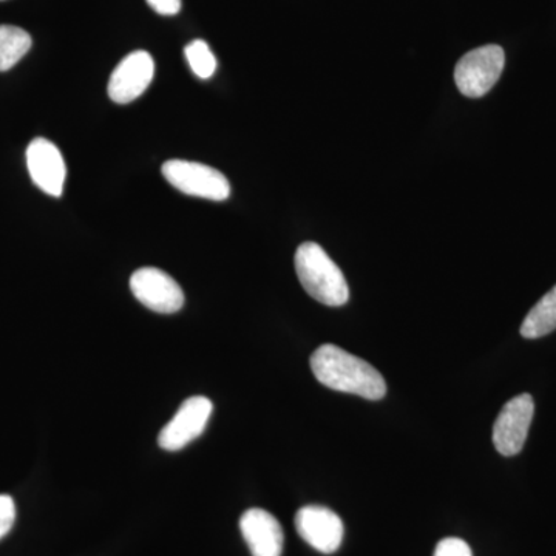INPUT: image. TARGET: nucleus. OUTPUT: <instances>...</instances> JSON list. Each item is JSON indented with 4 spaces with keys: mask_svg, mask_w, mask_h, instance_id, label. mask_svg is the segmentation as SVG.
I'll list each match as a JSON object with an SVG mask.
<instances>
[{
    "mask_svg": "<svg viewBox=\"0 0 556 556\" xmlns=\"http://www.w3.org/2000/svg\"><path fill=\"white\" fill-rule=\"evenodd\" d=\"M311 369L318 382L331 390L368 401L386 397V379L378 369L338 345L318 346L311 356Z\"/></svg>",
    "mask_w": 556,
    "mask_h": 556,
    "instance_id": "obj_1",
    "label": "nucleus"
},
{
    "mask_svg": "<svg viewBox=\"0 0 556 556\" xmlns=\"http://www.w3.org/2000/svg\"><path fill=\"white\" fill-rule=\"evenodd\" d=\"M295 270L302 287L321 305L338 308L350 300L345 276L317 243L300 244L295 252Z\"/></svg>",
    "mask_w": 556,
    "mask_h": 556,
    "instance_id": "obj_2",
    "label": "nucleus"
},
{
    "mask_svg": "<svg viewBox=\"0 0 556 556\" xmlns=\"http://www.w3.org/2000/svg\"><path fill=\"white\" fill-rule=\"evenodd\" d=\"M506 54L500 46H484L460 58L455 68V83L467 98H482L501 78Z\"/></svg>",
    "mask_w": 556,
    "mask_h": 556,
    "instance_id": "obj_3",
    "label": "nucleus"
},
{
    "mask_svg": "<svg viewBox=\"0 0 556 556\" xmlns=\"http://www.w3.org/2000/svg\"><path fill=\"white\" fill-rule=\"evenodd\" d=\"M164 178L179 192L211 201H225L230 195L228 178L206 164L170 160L164 163Z\"/></svg>",
    "mask_w": 556,
    "mask_h": 556,
    "instance_id": "obj_4",
    "label": "nucleus"
},
{
    "mask_svg": "<svg viewBox=\"0 0 556 556\" xmlns=\"http://www.w3.org/2000/svg\"><path fill=\"white\" fill-rule=\"evenodd\" d=\"M535 402L530 394H519L504 405L493 426V444L503 456H515L525 448Z\"/></svg>",
    "mask_w": 556,
    "mask_h": 556,
    "instance_id": "obj_5",
    "label": "nucleus"
},
{
    "mask_svg": "<svg viewBox=\"0 0 556 556\" xmlns=\"http://www.w3.org/2000/svg\"><path fill=\"white\" fill-rule=\"evenodd\" d=\"M131 294L146 308L160 314H174L185 305L181 287L159 268H141L130 277Z\"/></svg>",
    "mask_w": 556,
    "mask_h": 556,
    "instance_id": "obj_6",
    "label": "nucleus"
},
{
    "mask_svg": "<svg viewBox=\"0 0 556 556\" xmlns=\"http://www.w3.org/2000/svg\"><path fill=\"white\" fill-rule=\"evenodd\" d=\"M212 409L214 405L204 396H193L182 402L177 415L160 431V447L166 452H178L195 441L203 434L211 419Z\"/></svg>",
    "mask_w": 556,
    "mask_h": 556,
    "instance_id": "obj_7",
    "label": "nucleus"
},
{
    "mask_svg": "<svg viewBox=\"0 0 556 556\" xmlns=\"http://www.w3.org/2000/svg\"><path fill=\"white\" fill-rule=\"evenodd\" d=\"M295 529L303 541L325 555L339 551L345 533L339 515L321 506L300 508L295 515Z\"/></svg>",
    "mask_w": 556,
    "mask_h": 556,
    "instance_id": "obj_8",
    "label": "nucleus"
},
{
    "mask_svg": "<svg viewBox=\"0 0 556 556\" xmlns=\"http://www.w3.org/2000/svg\"><path fill=\"white\" fill-rule=\"evenodd\" d=\"M155 73V62L148 51H134L113 70L109 80V97L116 104H129L146 90Z\"/></svg>",
    "mask_w": 556,
    "mask_h": 556,
    "instance_id": "obj_9",
    "label": "nucleus"
},
{
    "mask_svg": "<svg viewBox=\"0 0 556 556\" xmlns=\"http://www.w3.org/2000/svg\"><path fill=\"white\" fill-rule=\"evenodd\" d=\"M27 166L33 182L42 192L51 197L62 195L67 169L60 149L53 142L46 138L31 141L27 149Z\"/></svg>",
    "mask_w": 556,
    "mask_h": 556,
    "instance_id": "obj_10",
    "label": "nucleus"
},
{
    "mask_svg": "<svg viewBox=\"0 0 556 556\" xmlns=\"http://www.w3.org/2000/svg\"><path fill=\"white\" fill-rule=\"evenodd\" d=\"M240 530L252 556L283 554V529L269 511L263 508H249L240 519Z\"/></svg>",
    "mask_w": 556,
    "mask_h": 556,
    "instance_id": "obj_11",
    "label": "nucleus"
},
{
    "mask_svg": "<svg viewBox=\"0 0 556 556\" xmlns=\"http://www.w3.org/2000/svg\"><path fill=\"white\" fill-rule=\"evenodd\" d=\"M556 329V285L530 309L521 325V336L540 339Z\"/></svg>",
    "mask_w": 556,
    "mask_h": 556,
    "instance_id": "obj_12",
    "label": "nucleus"
},
{
    "mask_svg": "<svg viewBox=\"0 0 556 556\" xmlns=\"http://www.w3.org/2000/svg\"><path fill=\"white\" fill-rule=\"evenodd\" d=\"M31 36L13 25H0V72L13 68L31 49Z\"/></svg>",
    "mask_w": 556,
    "mask_h": 556,
    "instance_id": "obj_13",
    "label": "nucleus"
},
{
    "mask_svg": "<svg viewBox=\"0 0 556 556\" xmlns=\"http://www.w3.org/2000/svg\"><path fill=\"white\" fill-rule=\"evenodd\" d=\"M185 54L190 68L200 79H208L214 76L215 70H217V60L204 40L197 39L190 42L185 49Z\"/></svg>",
    "mask_w": 556,
    "mask_h": 556,
    "instance_id": "obj_14",
    "label": "nucleus"
},
{
    "mask_svg": "<svg viewBox=\"0 0 556 556\" xmlns=\"http://www.w3.org/2000/svg\"><path fill=\"white\" fill-rule=\"evenodd\" d=\"M14 521H16V506H14L13 497L0 495V540L9 535Z\"/></svg>",
    "mask_w": 556,
    "mask_h": 556,
    "instance_id": "obj_15",
    "label": "nucleus"
},
{
    "mask_svg": "<svg viewBox=\"0 0 556 556\" xmlns=\"http://www.w3.org/2000/svg\"><path fill=\"white\" fill-rule=\"evenodd\" d=\"M433 556H473L471 548L460 538H445L439 541Z\"/></svg>",
    "mask_w": 556,
    "mask_h": 556,
    "instance_id": "obj_16",
    "label": "nucleus"
},
{
    "mask_svg": "<svg viewBox=\"0 0 556 556\" xmlns=\"http://www.w3.org/2000/svg\"><path fill=\"white\" fill-rule=\"evenodd\" d=\"M146 2L161 16H175L181 10V0H146Z\"/></svg>",
    "mask_w": 556,
    "mask_h": 556,
    "instance_id": "obj_17",
    "label": "nucleus"
}]
</instances>
